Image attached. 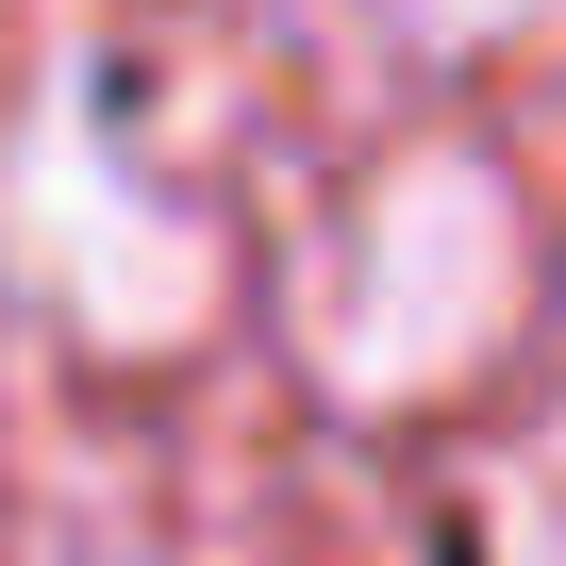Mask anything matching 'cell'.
I'll return each instance as SVG.
<instances>
[{
    "instance_id": "1",
    "label": "cell",
    "mask_w": 566,
    "mask_h": 566,
    "mask_svg": "<svg viewBox=\"0 0 566 566\" xmlns=\"http://www.w3.org/2000/svg\"><path fill=\"white\" fill-rule=\"evenodd\" d=\"M533 317V200L483 167V150H384L317 266H301V350L350 417H417V400H467Z\"/></svg>"
},
{
    "instance_id": "4",
    "label": "cell",
    "mask_w": 566,
    "mask_h": 566,
    "mask_svg": "<svg viewBox=\"0 0 566 566\" xmlns=\"http://www.w3.org/2000/svg\"><path fill=\"white\" fill-rule=\"evenodd\" d=\"M500 549H516V566H566V417L533 433V467H516V516H500Z\"/></svg>"
},
{
    "instance_id": "2",
    "label": "cell",
    "mask_w": 566,
    "mask_h": 566,
    "mask_svg": "<svg viewBox=\"0 0 566 566\" xmlns=\"http://www.w3.org/2000/svg\"><path fill=\"white\" fill-rule=\"evenodd\" d=\"M0 266H18L67 334H101V350H184L217 317V233L117 150V117H101L84 67L18 117V150H0Z\"/></svg>"
},
{
    "instance_id": "3",
    "label": "cell",
    "mask_w": 566,
    "mask_h": 566,
    "mask_svg": "<svg viewBox=\"0 0 566 566\" xmlns=\"http://www.w3.org/2000/svg\"><path fill=\"white\" fill-rule=\"evenodd\" d=\"M367 18H384L400 51H433V67H467V51H516V34H549L566 0H367Z\"/></svg>"
}]
</instances>
